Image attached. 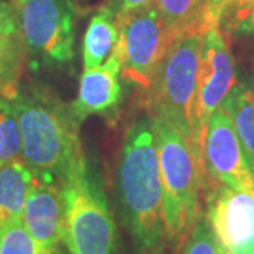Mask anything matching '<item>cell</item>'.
<instances>
[{
	"mask_svg": "<svg viewBox=\"0 0 254 254\" xmlns=\"http://www.w3.org/2000/svg\"><path fill=\"white\" fill-rule=\"evenodd\" d=\"M118 192L133 253L167 254L157 137L150 115L127 128L119 161Z\"/></svg>",
	"mask_w": 254,
	"mask_h": 254,
	"instance_id": "1",
	"label": "cell"
},
{
	"mask_svg": "<svg viewBox=\"0 0 254 254\" xmlns=\"http://www.w3.org/2000/svg\"><path fill=\"white\" fill-rule=\"evenodd\" d=\"M23 138V161L41 177L60 184L86 164L79 120L71 105L43 86H21L11 99Z\"/></svg>",
	"mask_w": 254,
	"mask_h": 254,
	"instance_id": "2",
	"label": "cell"
},
{
	"mask_svg": "<svg viewBox=\"0 0 254 254\" xmlns=\"http://www.w3.org/2000/svg\"><path fill=\"white\" fill-rule=\"evenodd\" d=\"M154 126L167 249L180 254L203 215L200 196L206 182L205 170L192 143L177 127L163 119H154Z\"/></svg>",
	"mask_w": 254,
	"mask_h": 254,
	"instance_id": "3",
	"label": "cell"
},
{
	"mask_svg": "<svg viewBox=\"0 0 254 254\" xmlns=\"http://www.w3.org/2000/svg\"><path fill=\"white\" fill-rule=\"evenodd\" d=\"M64 245L69 254H119L118 227L106 193L88 165L61 182Z\"/></svg>",
	"mask_w": 254,
	"mask_h": 254,
	"instance_id": "4",
	"label": "cell"
},
{
	"mask_svg": "<svg viewBox=\"0 0 254 254\" xmlns=\"http://www.w3.org/2000/svg\"><path fill=\"white\" fill-rule=\"evenodd\" d=\"M202 43L203 34L199 33L177 37L145 91L148 115L170 122L190 143Z\"/></svg>",
	"mask_w": 254,
	"mask_h": 254,
	"instance_id": "5",
	"label": "cell"
},
{
	"mask_svg": "<svg viewBox=\"0 0 254 254\" xmlns=\"http://www.w3.org/2000/svg\"><path fill=\"white\" fill-rule=\"evenodd\" d=\"M28 65L61 68L75 55V6L72 0H11Z\"/></svg>",
	"mask_w": 254,
	"mask_h": 254,
	"instance_id": "6",
	"label": "cell"
},
{
	"mask_svg": "<svg viewBox=\"0 0 254 254\" xmlns=\"http://www.w3.org/2000/svg\"><path fill=\"white\" fill-rule=\"evenodd\" d=\"M119 40L115 47L122 65V78L148 91L155 72L174 38L164 24L157 6L118 20Z\"/></svg>",
	"mask_w": 254,
	"mask_h": 254,
	"instance_id": "7",
	"label": "cell"
},
{
	"mask_svg": "<svg viewBox=\"0 0 254 254\" xmlns=\"http://www.w3.org/2000/svg\"><path fill=\"white\" fill-rule=\"evenodd\" d=\"M236 83L235 58L227 36L219 27H212L203 34L192 123V144L200 160L209 119Z\"/></svg>",
	"mask_w": 254,
	"mask_h": 254,
	"instance_id": "8",
	"label": "cell"
},
{
	"mask_svg": "<svg viewBox=\"0 0 254 254\" xmlns=\"http://www.w3.org/2000/svg\"><path fill=\"white\" fill-rule=\"evenodd\" d=\"M205 218L230 254H254V193L205 182Z\"/></svg>",
	"mask_w": 254,
	"mask_h": 254,
	"instance_id": "9",
	"label": "cell"
},
{
	"mask_svg": "<svg viewBox=\"0 0 254 254\" xmlns=\"http://www.w3.org/2000/svg\"><path fill=\"white\" fill-rule=\"evenodd\" d=\"M202 164L206 181L254 193V174L232 119L222 106L209 119L202 143Z\"/></svg>",
	"mask_w": 254,
	"mask_h": 254,
	"instance_id": "10",
	"label": "cell"
},
{
	"mask_svg": "<svg viewBox=\"0 0 254 254\" xmlns=\"http://www.w3.org/2000/svg\"><path fill=\"white\" fill-rule=\"evenodd\" d=\"M23 222L36 242L38 254H63L64 202L60 182L34 174Z\"/></svg>",
	"mask_w": 254,
	"mask_h": 254,
	"instance_id": "11",
	"label": "cell"
},
{
	"mask_svg": "<svg viewBox=\"0 0 254 254\" xmlns=\"http://www.w3.org/2000/svg\"><path fill=\"white\" fill-rule=\"evenodd\" d=\"M122 65L113 53L108 61L96 68L83 69L76 99L71 103L79 122L93 115L112 116L122 102Z\"/></svg>",
	"mask_w": 254,
	"mask_h": 254,
	"instance_id": "12",
	"label": "cell"
},
{
	"mask_svg": "<svg viewBox=\"0 0 254 254\" xmlns=\"http://www.w3.org/2000/svg\"><path fill=\"white\" fill-rule=\"evenodd\" d=\"M34 173L24 161L0 167V230L23 219Z\"/></svg>",
	"mask_w": 254,
	"mask_h": 254,
	"instance_id": "13",
	"label": "cell"
},
{
	"mask_svg": "<svg viewBox=\"0 0 254 254\" xmlns=\"http://www.w3.org/2000/svg\"><path fill=\"white\" fill-rule=\"evenodd\" d=\"M119 40L116 13L110 6L100 7L86 27L82 43L83 69L96 68L108 61Z\"/></svg>",
	"mask_w": 254,
	"mask_h": 254,
	"instance_id": "14",
	"label": "cell"
},
{
	"mask_svg": "<svg viewBox=\"0 0 254 254\" xmlns=\"http://www.w3.org/2000/svg\"><path fill=\"white\" fill-rule=\"evenodd\" d=\"M206 3L208 0H155L164 24L174 38L208 31Z\"/></svg>",
	"mask_w": 254,
	"mask_h": 254,
	"instance_id": "15",
	"label": "cell"
},
{
	"mask_svg": "<svg viewBox=\"0 0 254 254\" xmlns=\"http://www.w3.org/2000/svg\"><path fill=\"white\" fill-rule=\"evenodd\" d=\"M222 108L232 119L249 165L254 174V91L245 83H236L222 103Z\"/></svg>",
	"mask_w": 254,
	"mask_h": 254,
	"instance_id": "16",
	"label": "cell"
},
{
	"mask_svg": "<svg viewBox=\"0 0 254 254\" xmlns=\"http://www.w3.org/2000/svg\"><path fill=\"white\" fill-rule=\"evenodd\" d=\"M28 65L26 47L20 36L0 38V96L14 99Z\"/></svg>",
	"mask_w": 254,
	"mask_h": 254,
	"instance_id": "17",
	"label": "cell"
},
{
	"mask_svg": "<svg viewBox=\"0 0 254 254\" xmlns=\"http://www.w3.org/2000/svg\"><path fill=\"white\" fill-rule=\"evenodd\" d=\"M23 161V138L11 100L0 96V167Z\"/></svg>",
	"mask_w": 254,
	"mask_h": 254,
	"instance_id": "18",
	"label": "cell"
},
{
	"mask_svg": "<svg viewBox=\"0 0 254 254\" xmlns=\"http://www.w3.org/2000/svg\"><path fill=\"white\" fill-rule=\"evenodd\" d=\"M0 254H38L36 242L23 219L0 230Z\"/></svg>",
	"mask_w": 254,
	"mask_h": 254,
	"instance_id": "19",
	"label": "cell"
},
{
	"mask_svg": "<svg viewBox=\"0 0 254 254\" xmlns=\"http://www.w3.org/2000/svg\"><path fill=\"white\" fill-rule=\"evenodd\" d=\"M226 36L254 37V0L230 11L218 26Z\"/></svg>",
	"mask_w": 254,
	"mask_h": 254,
	"instance_id": "20",
	"label": "cell"
},
{
	"mask_svg": "<svg viewBox=\"0 0 254 254\" xmlns=\"http://www.w3.org/2000/svg\"><path fill=\"white\" fill-rule=\"evenodd\" d=\"M218 240L203 213L196 222L190 236L185 242L180 254H218Z\"/></svg>",
	"mask_w": 254,
	"mask_h": 254,
	"instance_id": "21",
	"label": "cell"
},
{
	"mask_svg": "<svg viewBox=\"0 0 254 254\" xmlns=\"http://www.w3.org/2000/svg\"><path fill=\"white\" fill-rule=\"evenodd\" d=\"M247 0H208L206 3V28L218 27L219 23L230 11L242 6Z\"/></svg>",
	"mask_w": 254,
	"mask_h": 254,
	"instance_id": "22",
	"label": "cell"
},
{
	"mask_svg": "<svg viewBox=\"0 0 254 254\" xmlns=\"http://www.w3.org/2000/svg\"><path fill=\"white\" fill-rule=\"evenodd\" d=\"M20 36L18 18L11 0H0V38Z\"/></svg>",
	"mask_w": 254,
	"mask_h": 254,
	"instance_id": "23",
	"label": "cell"
},
{
	"mask_svg": "<svg viewBox=\"0 0 254 254\" xmlns=\"http://www.w3.org/2000/svg\"><path fill=\"white\" fill-rule=\"evenodd\" d=\"M154 4L155 0H113L110 7L116 13L118 20H120L147 7H151Z\"/></svg>",
	"mask_w": 254,
	"mask_h": 254,
	"instance_id": "24",
	"label": "cell"
},
{
	"mask_svg": "<svg viewBox=\"0 0 254 254\" xmlns=\"http://www.w3.org/2000/svg\"><path fill=\"white\" fill-rule=\"evenodd\" d=\"M218 254H230V253H229V252H227V250H225V249H223V247H222V246L219 245Z\"/></svg>",
	"mask_w": 254,
	"mask_h": 254,
	"instance_id": "25",
	"label": "cell"
}]
</instances>
